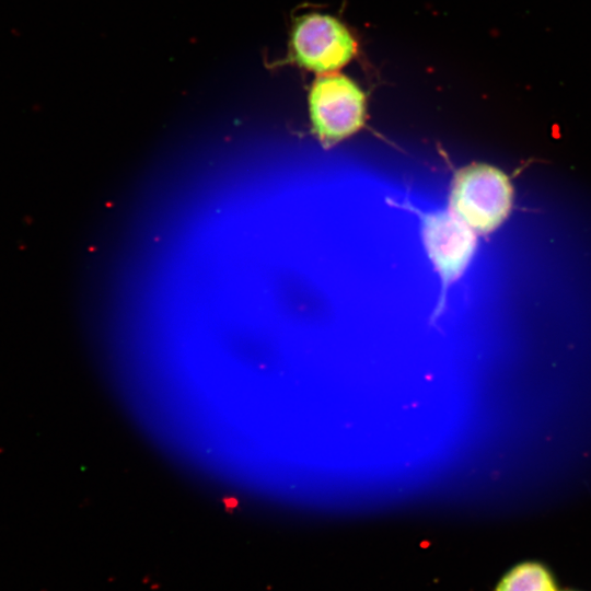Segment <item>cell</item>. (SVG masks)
I'll list each match as a JSON object with an SVG mask.
<instances>
[{"instance_id": "6da1fadb", "label": "cell", "mask_w": 591, "mask_h": 591, "mask_svg": "<svg viewBox=\"0 0 591 591\" xmlns=\"http://www.w3.org/2000/svg\"><path fill=\"white\" fill-rule=\"evenodd\" d=\"M512 189L507 176L484 164L463 169L451 190V208L474 231L497 228L511 208Z\"/></svg>"}, {"instance_id": "7a4b0ae2", "label": "cell", "mask_w": 591, "mask_h": 591, "mask_svg": "<svg viewBox=\"0 0 591 591\" xmlns=\"http://www.w3.org/2000/svg\"><path fill=\"white\" fill-rule=\"evenodd\" d=\"M311 119L322 141L341 140L363 124L364 96L349 79L332 74L320 78L310 95Z\"/></svg>"}, {"instance_id": "3957f363", "label": "cell", "mask_w": 591, "mask_h": 591, "mask_svg": "<svg viewBox=\"0 0 591 591\" xmlns=\"http://www.w3.org/2000/svg\"><path fill=\"white\" fill-rule=\"evenodd\" d=\"M292 45L299 63L320 72L344 66L356 47L354 38L340 22L316 13L299 19L293 30Z\"/></svg>"}, {"instance_id": "277c9868", "label": "cell", "mask_w": 591, "mask_h": 591, "mask_svg": "<svg viewBox=\"0 0 591 591\" xmlns=\"http://www.w3.org/2000/svg\"><path fill=\"white\" fill-rule=\"evenodd\" d=\"M428 253L445 282L456 279L467 266L476 245L475 231L452 210L424 220Z\"/></svg>"}, {"instance_id": "5b68a950", "label": "cell", "mask_w": 591, "mask_h": 591, "mask_svg": "<svg viewBox=\"0 0 591 591\" xmlns=\"http://www.w3.org/2000/svg\"><path fill=\"white\" fill-rule=\"evenodd\" d=\"M495 591H559L552 570L540 561H522L509 569Z\"/></svg>"}, {"instance_id": "8992f818", "label": "cell", "mask_w": 591, "mask_h": 591, "mask_svg": "<svg viewBox=\"0 0 591 591\" xmlns=\"http://www.w3.org/2000/svg\"><path fill=\"white\" fill-rule=\"evenodd\" d=\"M566 591H575V590H566Z\"/></svg>"}]
</instances>
